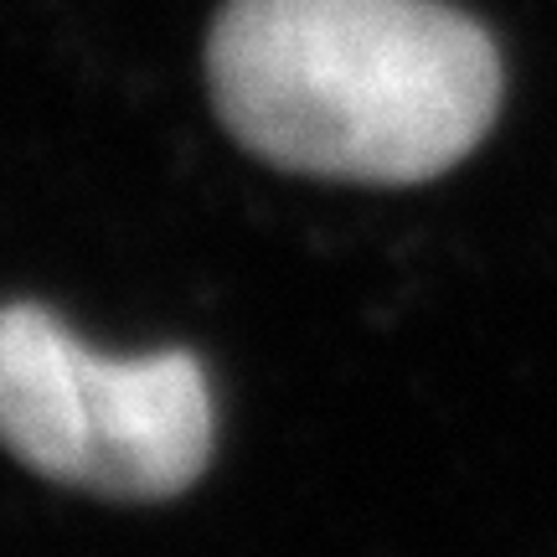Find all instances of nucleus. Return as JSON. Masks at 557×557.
I'll return each instance as SVG.
<instances>
[{"label":"nucleus","instance_id":"f257e3e1","mask_svg":"<svg viewBox=\"0 0 557 557\" xmlns=\"http://www.w3.org/2000/svg\"><path fill=\"white\" fill-rule=\"evenodd\" d=\"M207 83L222 129L278 171L418 186L491 135L500 52L444 0H227Z\"/></svg>","mask_w":557,"mask_h":557},{"label":"nucleus","instance_id":"f03ea898","mask_svg":"<svg viewBox=\"0 0 557 557\" xmlns=\"http://www.w3.org/2000/svg\"><path fill=\"white\" fill-rule=\"evenodd\" d=\"M0 444L37 475L165 500L212 459V387L191 351L103 357L52 310H0Z\"/></svg>","mask_w":557,"mask_h":557}]
</instances>
